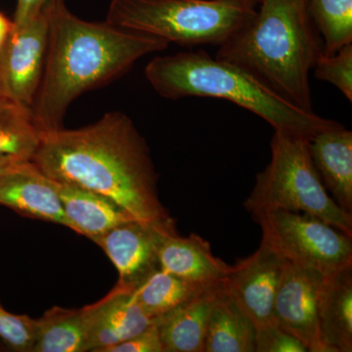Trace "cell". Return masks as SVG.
<instances>
[{
    "mask_svg": "<svg viewBox=\"0 0 352 352\" xmlns=\"http://www.w3.org/2000/svg\"><path fill=\"white\" fill-rule=\"evenodd\" d=\"M32 166L53 182L107 197L141 221L170 219L149 147L131 118L109 112L80 129L43 132Z\"/></svg>",
    "mask_w": 352,
    "mask_h": 352,
    "instance_id": "cell-1",
    "label": "cell"
},
{
    "mask_svg": "<svg viewBox=\"0 0 352 352\" xmlns=\"http://www.w3.org/2000/svg\"><path fill=\"white\" fill-rule=\"evenodd\" d=\"M47 17V54L32 108L41 132L62 127L69 106L80 95L119 78L141 58L170 44L108 22L80 19L65 0H55Z\"/></svg>",
    "mask_w": 352,
    "mask_h": 352,
    "instance_id": "cell-2",
    "label": "cell"
},
{
    "mask_svg": "<svg viewBox=\"0 0 352 352\" xmlns=\"http://www.w3.org/2000/svg\"><path fill=\"white\" fill-rule=\"evenodd\" d=\"M323 41L309 0H261L251 20L215 58L244 69L296 107L314 112L309 76Z\"/></svg>",
    "mask_w": 352,
    "mask_h": 352,
    "instance_id": "cell-3",
    "label": "cell"
},
{
    "mask_svg": "<svg viewBox=\"0 0 352 352\" xmlns=\"http://www.w3.org/2000/svg\"><path fill=\"white\" fill-rule=\"evenodd\" d=\"M145 76L164 98L226 99L256 113L274 131L308 141L339 124L296 107L244 69L212 57L203 50L154 58L146 67Z\"/></svg>",
    "mask_w": 352,
    "mask_h": 352,
    "instance_id": "cell-4",
    "label": "cell"
},
{
    "mask_svg": "<svg viewBox=\"0 0 352 352\" xmlns=\"http://www.w3.org/2000/svg\"><path fill=\"white\" fill-rule=\"evenodd\" d=\"M252 0H111L109 24L182 46L221 45L256 14Z\"/></svg>",
    "mask_w": 352,
    "mask_h": 352,
    "instance_id": "cell-5",
    "label": "cell"
},
{
    "mask_svg": "<svg viewBox=\"0 0 352 352\" xmlns=\"http://www.w3.org/2000/svg\"><path fill=\"white\" fill-rule=\"evenodd\" d=\"M270 147V164L256 175L245 210L254 217L276 210L305 212L352 237V214L329 195L312 162L308 140L274 131Z\"/></svg>",
    "mask_w": 352,
    "mask_h": 352,
    "instance_id": "cell-6",
    "label": "cell"
},
{
    "mask_svg": "<svg viewBox=\"0 0 352 352\" xmlns=\"http://www.w3.org/2000/svg\"><path fill=\"white\" fill-rule=\"evenodd\" d=\"M265 243L286 261L332 274L352 266V237L314 215L276 210L254 217Z\"/></svg>",
    "mask_w": 352,
    "mask_h": 352,
    "instance_id": "cell-7",
    "label": "cell"
},
{
    "mask_svg": "<svg viewBox=\"0 0 352 352\" xmlns=\"http://www.w3.org/2000/svg\"><path fill=\"white\" fill-rule=\"evenodd\" d=\"M47 46V12L12 28L0 48V82L6 99L32 110L43 78Z\"/></svg>",
    "mask_w": 352,
    "mask_h": 352,
    "instance_id": "cell-8",
    "label": "cell"
},
{
    "mask_svg": "<svg viewBox=\"0 0 352 352\" xmlns=\"http://www.w3.org/2000/svg\"><path fill=\"white\" fill-rule=\"evenodd\" d=\"M175 224L171 217L159 221L131 219L94 241L117 268L119 282L116 286L133 291L159 270L162 234Z\"/></svg>",
    "mask_w": 352,
    "mask_h": 352,
    "instance_id": "cell-9",
    "label": "cell"
},
{
    "mask_svg": "<svg viewBox=\"0 0 352 352\" xmlns=\"http://www.w3.org/2000/svg\"><path fill=\"white\" fill-rule=\"evenodd\" d=\"M286 261L261 242L254 254L240 259L224 280V288L256 328L276 325L274 300Z\"/></svg>",
    "mask_w": 352,
    "mask_h": 352,
    "instance_id": "cell-10",
    "label": "cell"
},
{
    "mask_svg": "<svg viewBox=\"0 0 352 352\" xmlns=\"http://www.w3.org/2000/svg\"><path fill=\"white\" fill-rule=\"evenodd\" d=\"M323 276L317 271L286 261L275 296V324L302 340L309 352H327L318 326Z\"/></svg>",
    "mask_w": 352,
    "mask_h": 352,
    "instance_id": "cell-11",
    "label": "cell"
},
{
    "mask_svg": "<svg viewBox=\"0 0 352 352\" xmlns=\"http://www.w3.org/2000/svg\"><path fill=\"white\" fill-rule=\"evenodd\" d=\"M83 309L88 351L108 352L111 347L142 332L153 322L132 291L118 286L105 298Z\"/></svg>",
    "mask_w": 352,
    "mask_h": 352,
    "instance_id": "cell-12",
    "label": "cell"
},
{
    "mask_svg": "<svg viewBox=\"0 0 352 352\" xmlns=\"http://www.w3.org/2000/svg\"><path fill=\"white\" fill-rule=\"evenodd\" d=\"M160 268L194 283H221L232 265L215 256L208 241L197 234L183 237L175 226L162 234L157 251Z\"/></svg>",
    "mask_w": 352,
    "mask_h": 352,
    "instance_id": "cell-13",
    "label": "cell"
},
{
    "mask_svg": "<svg viewBox=\"0 0 352 352\" xmlns=\"http://www.w3.org/2000/svg\"><path fill=\"white\" fill-rule=\"evenodd\" d=\"M0 206L23 217L68 226L56 182L36 170L31 162L0 176Z\"/></svg>",
    "mask_w": 352,
    "mask_h": 352,
    "instance_id": "cell-14",
    "label": "cell"
},
{
    "mask_svg": "<svg viewBox=\"0 0 352 352\" xmlns=\"http://www.w3.org/2000/svg\"><path fill=\"white\" fill-rule=\"evenodd\" d=\"M308 147L329 195L352 214V132L339 124L310 139Z\"/></svg>",
    "mask_w": 352,
    "mask_h": 352,
    "instance_id": "cell-15",
    "label": "cell"
},
{
    "mask_svg": "<svg viewBox=\"0 0 352 352\" xmlns=\"http://www.w3.org/2000/svg\"><path fill=\"white\" fill-rule=\"evenodd\" d=\"M318 326L326 351H352V266L324 275Z\"/></svg>",
    "mask_w": 352,
    "mask_h": 352,
    "instance_id": "cell-16",
    "label": "cell"
},
{
    "mask_svg": "<svg viewBox=\"0 0 352 352\" xmlns=\"http://www.w3.org/2000/svg\"><path fill=\"white\" fill-rule=\"evenodd\" d=\"M56 187L67 227L88 239L96 240L116 226L135 219L107 197L63 183L56 182Z\"/></svg>",
    "mask_w": 352,
    "mask_h": 352,
    "instance_id": "cell-17",
    "label": "cell"
},
{
    "mask_svg": "<svg viewBox=\"0 0 352 352\" xmlns=\"http://www.w3.org/2000/svg\"><path fill=\"white\" fill-rule=\"evenodd\" d=\"M222 284L208 287L154 320L161 333L164 352H203L208 315Z\"/></svg>",
    "mask_w": 352,
    "mask_h": 352,
    "instance_id": "cell-18",
    "label": "cell"
},
{
    "mask_svg": "<svg viewBox=\"0 0 352 352\" xmlns=\"http://www.w3.org/2000/svg\"><path fill=\"white\" fill-rule=\"evenodd\" d=\"M256 332L254 324L222 284L208 315L203 352H254Z\"/></svg>",
    "mask_w": 352,
    "mask_h": 352,
    "instance_id": "cell-19",
    "label": "cell"
},
{
    "mask_svg": "<svg viewBox=\"0 0 352 352\" xmlns=\"http://www.w3.org/2000/svg\"><path fill=\"white\" fill-rule=\"evenodd\" d=\"M36 333L31 352L88 351L85 309L55 307L34 319Z\"/></svg>",
    "mask_w": 352,
    "mask_h": 352,
    "instance_id": "cell-20",
    "label": "cell"
},
{
    "mask_svg": "<svg viewBox=\"0 0 352 352\" xmlns=\"http://www.w3.org/2000/svg\"><path fill=\"white\" fill-rule=\"evenodd\" d=\"M210 286L194 283L159 268L132 293L143 311L154 321Z\"/></svg>",
    "mask_w": 352,
    "mask_h": 352,
    "instance_id": "cell-21",
    "label": "cell"
},
{
    "mask_svg": "<svg viewBox=\"0 0 352 352\" xmlns=\"http://www.w3.org/2000/svg\"><path fill=\"white\" fill-rule=\"evenodd\" d=\"M41 135L31 109L6 98L0 100V159L31 162Z\"/></svg>",
    "mask_w": 352,
    "mask_h": 352,
    "instance_id": "cell-22",
    "label": "cell"
},
{
    "mask_svg": "<svg viewBox=\"0 0 352 352\" xmlns=\"http://www.w3.org/2000/svg\"><path fill=\"white\" fill-rule=\"evenodd\" d=\"M309 12L323 41L324 54L352 43V0H309Z\"/></svg>",
    "mask_w": 352,
    "mask_h": 352,
    "instance_id": "cell-23",
    "label": "cell"
},
{
    "mask_svg": "<svg viewBox=\"0 0 352 352\" xmlns=\"http://www.w3.org/2000/svg\"><path fill=\"white\" fill-rule=\"evenodd\" d=\"M315 78L331 83L352 102V43L342 46L333 54H321L315 62Z\"/></svg>",
    "mask_w": 352,
    "mask_h": 352,
    "instance_id": "cell-24",
    "label": "cell"
},
{
    "mask_svg": "<svg viewBox=\"0 0 352 352\" xmlns=\"http://www.w3.org/2000/svg\"><path fill=\"white\" fill-rule=\"evenodd\" d=\"M34 333V318L27 315L11 314L0 303V340L8 349L18 352H31Z\"/></svg>",
    "mask_w": 352,
    "mask_h": 352,
    "instance_id": "cell-25",
    "label": "cell"
},
{
    "mask_svg": "<svg viewBox=\"0 0 352 352\" xmlns=\"http://www.w3.org/2000/svg\"><path fill=\"white\" fill-rule=\"evenodd\" d=\"M254 352H309L307 346L277 325L256 328Z\"/></svg>",
    "mask_w": 352,
    "mask_h": 352,
    "instance_id": "cell-26",
    "label": "cell"
},
{
    "mask_svg": "<svg viewBox=\"0 0 352 352\" xmlns=\"http://www.w3.org/2000/svg\"><path fill=\"white\" fill-rule=\"evenodd\" d=\"M108 352H164L161 333L153 321L147 328L131 339L111 347Z\"/></svg>",
    "mask_w": 352,
    "mask_h": 352,
    "instance_id": "cell-27",
    "label": "cell"
},
{
    "mask_svg": "<svg viewBox=\"0 0 352 352\" xmlns=\"http://www.w3.org/2000/svg\"><path fill=\"white\" fill-rule=\"evenodd\" d=\"M55 0H17L12 21L13 28L21 27L38 16L47 12Z\"/></svg>",
    "mask_w": 352,
    "mask_h": 352,
    "instance_id": "cell-28",
    "label": "cell"
},
{
    "mask_svg": "<svg viewBox=\"0 0 352 352\" xmlns=\"http://www.w3.org/2000/svg\"><path fill=\"white\" fill-rule=\"evenodd\" d=\"M12 28V21H9L3 14L0 12V48L6 43L7 36L10 34Z\"/></svg>",
    "mask_w": 352,
    "mask_h": 352,
    "instance_id": "cell-29",
    "label": "cell"
},
{
    "mask_svg": "<svg viewBox=\"0 0 352 352\" xmlns=\"http://www.w3.org/2000/svg\"><path fill=\"white\" fill-rule=\"evenodd\" d=\"M25 163H28V162L16 161L12 159H0V176L6 175L8 171L12 170Z\"/></svg>",
    "mask_w": 352,
    "mask_h": 352,
    "instance_id": "cell-30",
    "label": "cell"
},
{
    "mask_svg": "<svg viewBox=\"0 0 352 352\" xmlns=\"http://www.w3.org/2000/svg\"><path fill=\"white\" fill-rule=\"evenodd\" d=\"M4 98H6V96H4L3 88H2L1 82H0V100H2V99Z\"/></svg>",
    "mask_w": 352,
    "mask_h": 352,
    "instance_id": "cell-31",
    "label": "cell"
},
{
    "mask_svg": "<svg viewBox=\"0 0 352 352\" xmlns=\"http://www.w3.org/2000/svg\"><path fill=\"white\" fill-rule=\"evenodd\" d=\"M252 1H254V2H256V3H259V1H261V0H252Z\"/></svg>",
    "mask_w": 352,
    "mask_h": 352,
    "instance_id": "cell-32",
    "label": "cell"
}]
</instances>
